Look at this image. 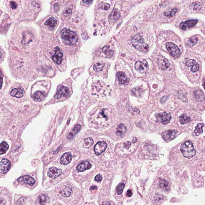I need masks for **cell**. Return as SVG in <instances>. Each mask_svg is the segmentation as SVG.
Wrapping results in <instances>:
<instances>
[{
	"label": "cell",
	"mask_w": 205,
	"mask_h": 205,
	"mask_svg": "<svg viewBox=\"0 0 205 205\" xmlns=\"http://www.w3.org/2000/svg\"><path fill=\"white\" fill-rule=\"evenodd\" d=\"M97 189V187L96 186H92L90 188L91 190H94Z\"/></svg>",
	"instance_id": "cell-45"
},
{
	"label": "cell",
	"mask_w": 205,
	"mask_h": 205,
	"mask_svg": "<svg viewBox=\"0 0 205 205\" xmlns=\"http://www.w3.org/2000/svg\"><path fill=\"white\" fill-rule=\"evenodd\" d=\"M38 200L40 204L43 205L46 202V196L43 194L39 196Z\"/></svg>",
	"instance_id": "cell-36"
},
{
	"label": "cell",
	"mask_w": 205,
	"mask_h": 205,
	"mask_svg": "<svg viewBox=\"0 0 205 205\" xmlns=\"http://www.w3.org/2000/svg\"><path fill=\"white\" fill-rule=\"evenodd\" d=\"M92 167L91 164L88 161H84L80 164L77 166V169L78 172H82L91 169Z\"/></svg>",
	"instance_id": "cell-21"
},
{
	"label": "cell",
	"mask_w": 205,
	"mask_h": 205,
	"mask_svg": "<svg viewBox=\"0 0 205 205\" xmlns=\"http://www.w3.org/2000/svg\"><path fill=\"white\" fill-rule=\"evenodd\" d=\"M126 127L124 124H119L116 129V135L119 136H122L126 133Z\"/></svg>",
	"instance_id": "cell-22"
},
{
	"label": "cell",
	"mask_w": 205,
	"mask_h": 205,
	"mask_svg": "<svg viewBox=\"0 0 205 205\" xmlns=\"http://www.w3.org/2000/svg\"><path fill=\"white\" fill-rule=\"evenodd\" d=\"M183 64L186 69L189 70L190 72L196 73L198 72L200 69V65L194 59L186 58L184 60Z\"/></svg>",
	"instance_id": "cell-4"
},
{
	"label": "cell",
	"mask_w": 205,
	"mask_h": 205,
	"mask_svg": "<svg viewBox=\"0 0 205 205\" xmlns=\"http://www.w3.org/2000/svg\"><path fill=\"white\" fill-rule=\"evenodd\" d=\"M198 38L196 37L193 36V37H192L189 39L188 41V43L189 45H191V46L194 45L198 42Z\"/></svg>",
	"instance_id": "cell-38"
},
{
	"label": "cell",
	"mask_w": 205,
	"mask_h": 205,
	"mask_svg": "<svg viewBox=\"0 0 205 205\" xmlns=\"http://www.w3.org/2000/svg\"><path fill=\"white\" fill-rule=\"evenodd\" d=\"M135 68L137 71L143 73L147 71L148 69L149 65L145 60L143 61H138L135 63Z\"/></svg>",
	"instance_id": "cell-6"
},
{
	"label": "cell",
	"mask_w": 205,
	"mask_h": 205,
	"mask_svg": "<svg viewBox=\"0 0 205 205\" xmlns=\"http://www.w3.org/2000/svg\"><path fill=\"white\" fill-rule=\"evenodd\" d=\"M120 14L119 11L116 9H113V11L111 12L109 16V18L111 20H117L120 17Z\"/></svg>",
	"instance_id": "cell-24"
},
{
	"label": "cell",
	"mask_w": 205,
	"mask_h": 205,
	"mask_svg": "<svg viewBox=\"0 0 205 205\" xmlns=\"http://www.w3.org/2000/svg\"><path fill=\"white\" fill-rule=\"evenodd\" d=\"M44 97V95L43 93L40 91H38L36 92L33 96V98L34 100L36 101H40L43 100Z\"/></svg>",
	"instance_id": "cell-30"
},
{
	"label": "cell",
	"mask_w": 205,
	"mask_h": 205,
	"mask_svg": "<svg viewBox=\"0 0 205 205\" xmlns=\"http://www.w3.org/2000/svg\"><path fill=\"white\" fill-rule=\"evenodd\" d=\"M94 142L92 137H88L85 138L84 140V148H89L93 145Z\"/></svg>",
	"instance_id": "cell-25"
},
{
	"label": "cell",
	"mask_w": 205,
	"mask_h": 205,
	"mask_svg": "<svg viewBox=\"0 0 205 205\" xmlns=\"http://www.w3.org/2000/svg\"><path fill=\"white\" fill-rule=\"evenodd\" d=\"M118 84L120 85H126L129 82V78L127 77L124 72L120 71L117 74Z\"/></svg>",
	"instance_id": "cell-12"
},
{
	"label": "cell",
	"mask_w": 205,
	"mask_h": 205,
	"mask_svg": "<svg viewBox=\"0 0 205 205\" xmlns=\"http://www.w3.org/2000/svg\"><path fill=\"white\" fill-rule=\"evenodd\" d=\"M204 125L203 124H198L196 127V129L195 130L194 133L197 136H199L203 133V127H204Z\"/></svg>",
	"instance_id": "cell-26"
},
{
	"label": "cell",
	"mask_w": 205,
	"mask_h": 205,
	"mask_svg": "<svg viewBox=\"0 0 205 205\" xmlns=\"http://www.w3.org/2000/svg\"><path fill=\"white\" fill-rule=\"evenodd\" d=\"M70 90L68 87L61 86L59 88L54 97L55 99H59L63 97L68 96Z\"/></svg>",
	"instance_id": "cell-10"
},
{
	"label": "cell",
	"mask_w": 205,
	"mask_h": 205,
	"mask_svg": "<svg viewBox=\"0 0 205 205\" xmlns=\"http://www.w3.org/2000/svg\"><path fill=\"white\" fill-rule=\"evenodd\" d=\"M157 121L161 124L165 125L169 123L172 117L170 113L166 112H164L156 115Z\"/></svg>",
	"instance_id": "cell-7"
},
{
	"label": "cell",
	"mask_w": 205,
	"mask_h": 205,
	"mask_svg": "<svg viewBox=\"0 0 205 205\" xmlns=\"http://www.w3.org/2000/svg\"><path fill=\"white\" fill-rule=\"evenodd\" d=\"M61 36L63 40L67 45H73L77 41L76 33L68 28H64L61 31Z\"/></svg>",
	"instance_id": "cell-1"
},
{
	"label": "cell",
	"mask_w": 205,
	"mask_h": 205,
	"mask_svg": "<svg viewBox=\"0 0 205 205\" xmlns=\"http://www.w3.org/2000/svg\"><path fill=\"white\" fill-rule=\"evenodd\" d=\"M166 48L169 54L173 57H178L180 55L179 48L174 43L169 42L166 43Z\"/></svg>",
	"instance_id": "cell-5"
},
{
	"label": "cell",
	"mask_w": 205,
	"mask_h": 205,
	"mask_svg": "<svg viewBox=\"0 0 205 205\" xmlns=\"http://www.w3.org/2000/svg\"><path fill=\"white\" fill-rule=\"evenodd\" d=\"M102 205H111V204L110 203L106 202L102 204Z\"/></svg>",
	"instance_id": "cell-47"
},
{
	"label": "cell",
	"mask_w": 205,
	"mask_h": 205,
	"mask_svg": "<svg viewBox=\"0 0 205 205\" xmlns=\"http://www.w3.org/2000/svg\"><path fill=\"white\" fill-rule=\"evenodd\" d=\"M131 144H132V143H131L130 142H125L124 144V147L126 148V149H128L130 147Z\"/></svg>",
	"instance_id": "cell-42"
},
{
	"label": "cell",
	"mask_w": 205,
	"mask_h": 205,
	"mask_svg": "<svg viewBox=\"0 0 205 205\" xmlns=\"http://www.w3.org/2000/svg\"><path fill=\"white\" fill-rule=\"evenodd\" d=\"M133 193L132 191L131 190H129L128 191H127V196L129 197H130L132 196Z\"/></svg>",
	"instance_id": "cell-44"
},
{
	"label": "cell",
	"mask_w": 205,
	"mask_h": 205,
	"mask_svg": "<svg viewBox=\"0 0 205 205\" xmlns=\"http://www.w3.org/2000/svg\"><path fill=\"white\" fill-rule=\"evenodd\" d=\"M19 182H23L28 184L30 186H33L35 183V181L33 177L29 175H24L19 177L18 179Z\"/></svg>",
	"instance_id": "cell-17"
},
{
	"label": "cell",
	"mask_w": 205,
	"mask_h": 205,
	"mask_svg": "<svg viewBox=\"0 0 205 205\" xmlns=\"http://www.w3.org/2000/svg\"><path fill=\"white\" fill-rule=\"evenodd\" d=\"M181 151L184 157L189 159L194 157L196 153L193 143L189 141H187L182 145Z\"/></svg>",
	"instance_id": "cell-2"
},
{
	"label": "cell",
	"mask_w": 205,
	"mask_h": 205,
	"mask_svg": "<svg viewBox=\"0 0 205 205\" xmlns=\"http://www.w3.org/2000/svg\"><path fill=\"white\" fill-rule=\"evenodd\" d=\"M137 140L136 138L135 137L133 138V140H132L133 143H135L137 142Z\"/></svg>",
	"instance_id": "cell-46"
},
{
	"label": "cell",
	"mask_w": 205,
	"mask_h": 205,
	"mask_svg": "<svg viewBox=\"0 0 205 205\" xmlns=\"http://www.w3.org/2000/svg\"><path fill=\"white\" fill-rule=\"evenodd\" d=\"M159 186L161 188L167 190L169 188V182L165 180H161L159 182Z\"/></svg>",
	"instance_id": "cell-31"
},
{
	"label": "cell",
	"mask_w": 205,
	"mask_h": 205,
	"mask_svg": "<svg viewBox=\"0 0 205 205\" xmlns=\"http://www.w3.org/2000/svg\"><path fill=\"white\" fill-rule=\"evenodd\" d=\"M72 11L71 9H68L66 10L65 11L64 14V15L67 16H68L70 15L71 14Z\"/></svg>",
	"instance_id": "cell-40"
},
{
	"label": "cell",
	"mask_w": 205,
	"mask_h": 205,
	"mask_svg": "<svg viewBox=\"0 0 205 205\" xmlns=\"http://www.w3.org/2000/svg\"><path fill=\"white\" fill-rule=\"evenodd\" d=\"M102 52L108 57H110L113 54V52L112 50L108 46L104 47L102 48Z\"/></svg>",
	"instance_id": "cell-28"
},
{
	"label": "cell",
	"mask_w": 205,
	"mask_h": 205,
	"mask_svg": "<svg viewBox=\"0 0 205 205\" xmlns=\"http://www.w3.org/2000/svg\"><path fill=\"white\" fill-rule=\"evenodd\" d=\"M191 121V119L189 117L185 116V115H182L180 117V122L182 124H188Z\"/></svg>",
	"instance_id": "cell-32"
},
{
	"label": "cell",
	"mask_w": 205,
	"mask_h": 205,
	"mask_svg": "<svg viewBox=\"0 0 205 205\" xmlns=\"http://www.w3.org/2000/svg\"><path fill=\"white\" fill-rule=\"evenodd\" d=\"M176 134V131L168 130L163 133V137L165 140L168 142L175 138Z\"/></svg>",
	"instance_id": "cell-19"
},
{
	"label": "cell",
	"mask_w": 205,
	"mask_h": 205,
	"mask_svg": "<svg viewBox=\"0 0 205 205\" xmlns=\"http://www.w3.org/2000/svg\"><path fill=\"white\" fill-rule=\"evenodd\" d=\"M10 7L12 9H15L17 8V5L15 2L11 1L10 2Z\"/></svg>",
	"instance_id": "cell-41"
},
{
	"label": "cell",
	"mask_w": 205,
	"mask_h": 205,
	"mask_svg": "<svg viewBox=\"0 0 205 205\" xmlns=\"http://www.w3.org/2000/svg\"><path fill=\"white\" fill-rule=\"evenodd\" d=\"M109 111L106 108H102L100 109L98 113L97 118L101 121V122H105L109 118Z\"/></svg>",
	"instance_id": "cell-8"
},
{
	"label": "cell",
	"mask_w": 205,
	"mask_h": 205,
	"mask_svg": "<svg viewBox=\"0 0 205 205\" xmlns=\"http://www.w3.org/2000/svg\"><path fill=\"white\" fill-rule=\"evenodd\" d=\"M57 20L54 17H50L45 22V25L51 28H54L57 25Z\"/></svg>",
	"instance_id": "cell-23"
},
{
	"label": "cell",
	"mask_w": 205,
	"mask_h": 205,
	"mask_svg": "<svg viewBox=\"0 0 205 205\" xmlns=\"http://www.w3.org/2000/svg\"><path fill=\"white\" fill-rule=\"evenodd\" d=\"M158 67L164 70H166L168 69L170 65L168 60L162 56L160 57L158 59Z\"/></svg>",
	"instance_id": "cell-15"
},
{
	"label": "cell",
	"mask_w": 205,
	"mask_h": 205,
	"mask_svg": "<svg viewBox=\"0 0 205 205\" xmlns=\"http://www.w3.org/2000/svg\"><path fill=\"white\" fill-rule=\"evenodd\" d=\"M9 146L8 144L5 142H2L0 145V153L1 154L5 153L8 150Z\"/></svg>",
	"instance_id": "cell-27"
},
{
	"label": "cell",
	"mask_w": 205,
	"mask_h": 205,
	"mask_svg": "<svg viewBox=\"0 0 205 205\" xmlns=\"http://www.w3.org/2000/svg\"><path fill=\"white\" fill-rule=\"evenodd\" d=\"M132 43L133 46L139 51L143 52L148 51V45L145 43L143 38L139 34L134 36L132 39Z\"/></svg>",
	"instance_id": "cell-3"
},
{
	"label": "cell",
	"mask_w": 205,
	"mask_h": 205,
	"mask_svg": "<svg viewBox=\"0 0 205 205\" xmlns=\"http://www.w3.org/2000/svg\"><path fill=\"white\" fill-rule=\"evenodd\" d=\"M104 65L103 64L101 63H97L95 64L94 65L93 69H94V70L95 71H100L103 69V67H104Z\"/></svg>",
	"instance_id": "cell-35"
},
{
	"label": "cell",
	"mask_w": 205,
	"mask_h": 205,
	"mask_svg": "<svg viewBox=\"0 0 205 205\" xmlns=\"http://www.w3.org/2000/svg\"><path fill=\"white\" fill-rule=\"evenodd\" d=\"M177 12V9L174 8L173 9H172L170 10V11H167V12H165L164 15L168 17H173L175 15Z\"/></svg>",
	"instance_id": "cell-34"
},
{
	"label": "cell",
	"mask_w": 205,
	"mask_h": 205,
	"mask_svg": "<svg viewBox=\"0 0 205 205\" xmlns=\"http://www.w3.org/2000/svg\"><path fill=\"white\" fill-rule=\"evenodd\" d=\"M197 23L198 20H186L181 23L180 25V27L182 30H186L194 27L196 25Z\"/></svg>",
	"instance_id": "cell-11"
},
{
	"label": "cell",
	"mask_w": 205,
	"mask_h": 205,
	"mask_svg": "<svg viewBox=\"0 0 205 205\" xmlns=\"http://www.w3.org/2000/svg\"><path fill=\"white\" fill-rule=\"evenodd\" d=\"M81 127L80 125H79V124L76 125V126H75L74 129L71 132L70 134H69V135H68V138L71 139L73 137L75 136V135H76L78 132H79V131L81 129Z\"/></svg>",
	"instance_id": "cell-29"
},
{
	"label": "cell",
	"mask_w": 205,
	"mask_h": 205,
	"mask_svg": "<svg viewBox=\"0 0 205 205\" xmlns=\"http://www.w3.org/2000/svg\"><path fill=\"white\" fill-rule=\"evenodd\" d=\"M110 8V5L108 3H105L102 6V9L105 11L109 10Z\"/></svg>",
	"instance_id": "cell-39"
},
{
	"label": "cell",
	"mask_w": 205,
	"mask_h": 205,
	"mask_svg": "<svg viewBox=\"0 0 205 205\" xmlns=\"http://www.w3.org/2000/svg\"><path fill=\"white\" fill-rule=\"evenodd\" d=\"M54 53L52 56V59L57 64H60L62 62L63 53L60 48L57 47L54 49Z\"/></svg>",
	"instance_id": "cell-9"
},
{
	"label": "cell",
	"mask_w": 205,
	"mask_h": 205,
	"mask_svg": "<svg viewBox=\"0 0 205 205\" xmlns=\"http://www.w3.org/2000/svg\"><path fill=\"white\" fill-rule=\"evenodd\" d=\"M203 86L204 89L205 90V81L204 82L203 84Z\"/></svg>",
	"instance_id": "cell-48"
},
{
	"label": "cell",
	"mask_w": 205,
	"mask_h": 205,
	"mask_svg": "<svg viewBox=\"0 0 205 205\" xmlns=\"http://www.w3.org/2000/svg\"><path fill=\"white\" fill-rule=\"evenodd\" d=\"M71 190L68 187L64 189L61 191V195L64 197H68L71 194Z\"/></svg>",
	"instance_id": "cell-33"
},
{
	"label": "cell",
	"mask_w": 205,
	"mask_h": 205,
	"mask_svg": "<svg viewBox=\"0 0 205 205\" xmlns=\"http://www.w3.org/2000/svg\"><path fill=\"white\" fill-rule=\"evenodd\" d=\"M107 143L104 142H99L94 147V151L97 155H100L107 148Z\"/></svg>",
	"instance_id": "cell-14"
},
{
	"label": "cell",
	"mask_w": 205,
	"mask_h": 205,
	"mask_svg": "<svg viewBox=\"0 0 205 205\" xmlns=\"http://www.w3.org/2000/svg\"><path fill=\"white\" fill-rule=\"evenodd\" d=\"M125 185L124 183H121L118 185L117 188V192L118 195H121L122 193Z\"/></svg>",
	"instance_id": "cell-37"
},
{
	"label": "cell",
	"mask_w": 205,
	"mask_h": 205,
	"mask_svg": "<svg viewBox=\"0 0 205 205\" xmlns=\"http://www.w3.org/2000/svg\"><path fill=\"white\" fill-rule=\"evenodd\" d=\"M11 164L8 159H3L1 162V172L2 174H5L9 170Z\"/></svg>",
	"instance_id": "cell-16"
},
{
	"label": "cell",
	"mask_w": 205,
	"mask_h": 205,
	"mask_svg": "<svg viewBox=\"0 0 205 205\" xmlns=\"http://www.w3.org/2000/svg\"><path fill=\"white\" fill-rule=\"evenodd\" d=\"M102 179V177H101V175L99 174L96 175V177L95 178V180L97 182H101V180Z\"/></svg>",
	"instance_id": "cell-43"
},
{
	"label": "cell",
	"mask_w": 205,
	"mask_h": 205,
	"mask_svg": "<svg viewBox=\"0 0 205 205\" xmlns=\"http://www.w3.org/2000/svg\"><path fill=\"white\" fill-rule=\"evenodd\" d=\"M24 93V90L21 87L18 89H14L10 92L11 96L17 98L22 97L23 96Z\"/></svg>",
	"instance_id": "cell-20"
},
{
	"label": "cell",
	"mask_w": 205,
	"mask_h": 205,
	"mask_svg": "<svg viewBox=\"0 0 205 205\" xmlns=\"http://www.w3.org/2000/svg\"><path fill=\"white\" fill-rule=\"evenodd\" d=\"M83 2H84V3H86V2H92V1H83Z\"/></svg>",
	"instance_id": "cell-49"
},
{
	"label": "cell",
	"mask_w": 205,
	"mask_h": 205,
	"mask_svg": "<svg viewBox=\"0 0 205 205\" xmlns=\"http://www.w3.org/2000/svg\"><path fill=\"white\" fill-rule=\"evenodd\" d=\"M72 159V156L70 153L64 154L60 159V163L63 165H67L69 164Z\"/></svg>",
	"instance_id": "cell-18"
},
{
	"label": "cell",
	"mask_w": 205,
	"mask_h": 205,
	"mask_svg": "<svg viewBox=\"0 0 205 205\" xmlns=\"http://www.w3.org/2000/svg\"><path fill=\"white\" fill-rule=\"evenodd\" d=\"M62 171L56 167H51L48 172V175L50 178L55 179L62 174Z\"/></svg>",
	"instance_id": "cell-13"
}]
</instances>
